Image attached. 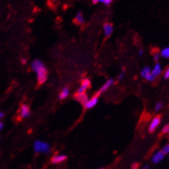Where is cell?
<instances>
[{
	"label": "cell",
	"mask_w": 169,
	"mask_h": 169,
	"mask_svg": "<svg viewBox=\"0 0 169 169\" xmlns=\"http://www.w3.org/2000/svg\"><path fill=\"white\" fill-rule=\"evenodd\" d=\"M34 150L36 153L43 152L45 154H48L50 151V146L46 142H42L41 141H35L34 143Z\"/></svg>",
	"instance_id": "obj_1"
},
{
	"label": "cell",
	"mask_w": 169,
	"mask_h": 169,
	"mask_svg": "<svg viewBox=\"0 0 169 169\" xmlns=\"http://www.w3.org/2000/svg\"><path fill=\"white\" fill-rule=\"evenodd\" d=\"M37 79H38V84L41 85L43 84L48 79V70L46 67H42L37 72Z\"/></svg>",
	"instance_id": "obj_2"
},
{
	"label": "cell",
	"mask_w": 169,
	"mask_h": 169,
	"mask_svg": "<svg viewBox=\"0 0 169 169\" xmlns=\"http://www.w3.org/2000/svg\"><path fill=\"white\" fill-rule=\"evenodd\" d=\"M161 116H156L154 118L152 122H151V123H150V125H149V132L150 133H152L154 131V129H156L157 127H158V125L160 124V123H161Z\"/></svg>",
	"instance_id": "obj_3"
},
{
	"label": "cell",
	"mask_w": 169,
	"mask_h": 169,
	"mask_svg": "<svg viewBox=\"0 0 169 169\" xmlns=\"http://www.w3.org/2000/svg\"><path fill=\"white\" fill-rule=\"evenodd\" d=\"M74 98L77 100V101H79L80 104L82 105H86V104L87 103V101H88V97L86 96V93H84V94H75L74 95Z\"/></svg>",
	"instance_id": "obj_4"
},
{
	"label": "cell",
	"mask_w": 169,
	"mask_h": 169,
	"mask_svg": "<svg viewBox=\"0 0 169 169\" xmlns=\"http://www.w3.org/2000/svg\"><path fill=\"white\" fill-rule=\"evenodd\" d=\"M104 31L105 37H109L113 32V25L110 23H105L104 24Z\"/></svg>",
	"instance_id": "obj_5"
},
{
	"label": "cell",
	"mask_w": 169,
	"mask_h": 169,
	"mask_svg": "<svg viewBox=\"0 0 169 169\" xmlns=\"http://www.w3.org/2000/svg\"><path fill=\"white\" fill-rule=\"evenodd\" d=\"M42 67H44V65H43V63H42L41 61H39V60L34 61L32 62V64H31V68H32L33 70L35 72H38L41 68H42Z\"/></svg>",
	"instance_id": "obj_6"
},
{
	"label": "cell",
	"mask_w": 169,
	"mask_h": 169,
	"mask_svg": "<svg viewBox=\"0 0 169 169\" xmlns=\"http://www.w3.org/2000/svg\"><path fill=\"white\" fill-rule=\"evenodd\" d=\"M19 113H20V117H27L30 114V110L29 106H27L26 105H23L21 106L20 112Z\"/></svg>",
	"instance_id": "obj_7"
},
{
	"label": "cell",
	"mask_w": 169,
	"mask_h": 169,
	"mask_svg": "<svg viewBox=\"0 0 169 169\" xmlns=\"http://www.w3.org/2000/svg\"><path fill=\"white\" fill-rule=\"evenodd\" d=\"M66 155H65V154H58V155H55L53 158H52V163H55V164H56V163H61V162H62V161H64L66 160Z\"/></svg>",
	"instance_id": "obj_8"
},
{
	"label": "cell",
	"mask_w": 169,
	"mask_h": 169,
	"mask_svg": "<svg viewBox=\"0 0 169 169\" xmlns=\"http://www.w3.org/2000/svg\"><path fill=\"white\" fill-rule=\"evenodd\" d=\"M97 100H98V97L94 96L93 97H92V99H90L87 101V103L85 105V109H91L92 108L93 106H95L97 103Z\"/></svg>",
	"instance_id": "obj_9"
},
{
	"label": "cell",
	"mask_w": 169,
	"mask_h": 169,
	"mask_svg": "<svg viewBox=\"0 0 169 169\" xmlns=\"http://www.w3.org/2000/svg\"><path fill=\"white\" fill-rule=\"evenodd\" d=\"M164 154L162 153V151H158L157 153L154 154V155L153 156V158H152V161H153L154 163H159L160 161H161L163 160V158H164Z\"/></svg>",
	"instance_id": "obj_10"
},
{
	"label": "cell",
	"mask_w": 169,
	"mask_h": 169,
	"mask_svg": "<svg viewBox=\"0 0 169 169\" xmlns=\"http://www.w3.org/2000/svg\"><path fill=\"white\" fill-rule=\"evenodd\" d=\"M113 83H114V80H109L107 81L106 83H105V85L101 87V89H100V91L99 92H97L96 94H95V96L98 97L100 94H101V92H105V91H106L107 89L109 88L111 85H112Z\"/></svg>",
	"instance_id": "obj_11"
},
{
	"label": "cell",
	"mask_w": 169,
	"mask_h": 169,
	"mask_svg": "<svg viewBox=\"0 0 169 169\" xmlns=\"http://www.w3.org/2000/svg\"><path fill=\"white\" fill-rule=\"evenodd\" d=\"M161 65L159 64V63H157V64L154 66L153 70L151 71V74L153 75L154 78H156L157 76H159V75L161 74Z\"/></svg>",
	"instance_id": "obj_12"
},
{
	"label": "cell",
	"mask_w": 169,
	"mask_h": 169,
	"mask_svg": "<svg viewBox=\"0 0 169 169\" xmlns=\"http://www.w3.org/2000/svg\"><path fill=\"white\" fill-rule=\"evenodd\" d=\"M73 22L75 23L76 24H84V22H85V19H84V16H83V14L81 13V12H79L76 16H75V18H74V20H73Z\"/></svg>",
	"instance_id": "obj_13"
},
{
	"label": "cell",
	"mask_w": 169,
	"mask_h": 169,
	"mask_svg": "<svg viewBox=\"0 0 169 169\" xmlns=\"http://www.w3.org/2000/svg\"><path fill=\"white\" fill-rule=\"evenodd\" d=\"M68 94H69V89L67 88V87H65L61 92V93L59 95V97H60V99H64V98H66V97L68 96Z\"/></svg>",
	"instance_id": "obj_14"
},
{
	"label": "cell",
	"mask_w": 169,
	"mask_h": 169,
	"mask_svg": "<svg viewBox=\"0 0 169 169\" xmlns=\"http://www.w3.org/2000/svg\"><path fill=\"white\" fill-rule=\"evenodd\" d=\"M150 73H151V69H150V67H148V66H145L144 68L142 70L141 75H142L144 79H146Z\"/></svg>",
	"instance_id": "obj_15"
},
{
	"label": "cell",
	"mask_w": 169,
	"mask_h": 169,
	"mask_svg": "<svg viewBox=\"0 0 169 169\" xmlns=\"http://www.w3.org/2000/svg\"><path fill=\"white\" fill-rule=\"evenodd\" d=\"M81 86L85 87V88L88 89L91 86V81L88 79H84L81 82Z\"/></svg>",
	"instance_id": "obj_16"
},
{
	"label": "cell",
	"mask_w": 169,
	"mask_h": 169,
	"mask_svg": "<svg viewBox=\"0 0 169 169\" xmlns=\"http://www.w3.org/2000/svg\"><path fill=\"white\" fill-rule=\"evenodd\" d=\"M161 55L163 58H167V59H169V47L168 48H164L162 51L161 52Z\"/></svg>",
	"instance_id": "obj_17"
},
{
	"label": "cell",
	"mask_w": 169,
	"mask_h": 169,
	"mask_svg": "<svg viewBox=\"0 0 169 169\" xmlns=\"http://www.w3.org/2000/svg\"><path fill=\"white\" fill-rule=\"evenodd\" d=\"M162 153L164 154H167L169 153V143L168 144H167L163 148H162Z\"/></svg>",
	"instance_id": "obj_18"
},
{
	"label": "cell",
	"mask_w": 169,
	"mask_h": 169,
	"mask_svg": "<svg viewBox=\"0 0 169 169\" xmlns=\"http://www.w3.org/2000/svg\"><path fill=\"white\" fill-rule=\"evenodd\" d=\"M162 134H168V133H169V124H168V125H166L163 129H162Z\"/></svg>",
	"instance_id": "obj_19"
},
{
	"label": "cell",
	"mask_w": 169,
	"mask_h": 169,
	"mask_svg": "<svg viewBox=\"0 0 169 169\" xmlns=\"http://www.w3.org/2000/svg\"><path fill=\"white\" fill-rule=\"evenodd\" d=\"M161 107H162V104H161V103H157V105L155 106V111H160L161 109Z\"/></svg>",
	"instance_id": "obj_20"
},
{
	"label": "cell",
	"mask_w": 169,
	"mask_h": 169,
	"mask_svg": "<svg viewBox=\"0 0 169 169\" xmlns=\"http://www.w3.org/2000/svg\"><path fill=\"white\" fill-rule=\"evenodd\" d=\"M100 2H101V3H104L106 5H109L111 3H112L111 0H100Z\"/></svg>",
	"instance_id": "obj_21"
},
{
	"label": "cell",
	"mask_w": 169,
	"mask_h": 169,
	"mask_svg": "<svg viewBox=\"0 0 169 169\" xmlns=\"http://www.w3.org/2000/svg\"><path fill=\"white\" fill-rule=\"evenodd\" d=\"M164 77H165V79H168L169 78V67L167 68V70H166V72H165V75H164Z\"/></svg>",
	"instance_id": "obj_22"
},
{
	"label": "cell",
	"mask_w": 169,
	"mask_h": 169,
	"mask_svg": "<svg viewBox=\"0 0 169 169\" xmlns=\"http://www.w3.org/2000/svg\"><path fill=\"white\" fill-rule=\"evenodd\" d=\"M124 74H125V72H124V70L122 72V73H121L120 75L118 76V80H123V78L124 77Z\"/></svg>",
	"instance_id": "obj_23"
},
{
	"label": "cell",
	"mask_w": 169,
	"mask_h": 169,
	"mask_svg": "<svg viewBox=\"0 0 169 169\" xmlns=\"http://www.w3.org/2000/svg\"><path fill=\"white\" fill-rule=\"evenodd\" d=\"M158 60H159V55H158V54H155V55H154V61L157 62Z\"/></svg>",
	"instance_id": "obj_24"
},
{
	"label": "cell",
	"mask_w": 169,
	"mask_h": 169,
	"mask_svg": "<svg viewBox=\"0 0 169 169\" xmlns=\"http://www.w3.org/2000/svg\"><path fill=\"white\" fill-rule=\"evenodd\" d=\"M143 55V50L142 49H140L139 50V55Z\"/></svg>",
	"instance_id": "obj_25"
},
{
	"label": "cell",
	"mask_w": 169,
	"mask_h": 169,
	"mask_svg": "<svg viewBox=\"0 0 169 169\" xmlns=\"http://www.w3.org/2000/svg\"><path fill=\"white\" fill-rule=\"evenodd\" d=\"M137 167H138V164H135L133 167H132V168L133 169H137Z\"/></svg>",
	"instance_id": "obj_26"
},
{
	"label": "cell",
	"mask_w": 169,
	"mask_h": 169,
	"mask_svg": "<svg viewBox=\"0 0 169 169\" xmlns=\"http://www.w3.org/2000/svg\"><path fill=\"white\" fill-rule=\"evenodd\" d=\"M3 117H4V113L0 112V119H1V118H2Z\"/></svg>",
	"instance_id": "obj_27"
},
{
	"label": "cell",
	"mask_w": 169,
	"mask_h": 169,
	"mask_svg": "<svg viewBox=\"0 0 169 169\" xmlns=\"http://www.w3.org/2000/svg\"><path fill=\"white\" fill-rule=\"evenodd\" d=\"M22 62L25 64V63H26V60H25V59H24V60H22Z\"/></svg>",
	"instance_id": "obj_28"
},
{
	"label": "cell",
	"mask_w": 169,
	"mask_h": 169,
	"mask_svg": "<svg viewBox=\"0 0 169 169\" xmlns=\"http://www.w3.org/2000/svg\"><path fill=\"white\" fill-rule=\"evenodd\" d=\"M2 128H3V123H0V129H2Z\"/></svg>",
	"instance_id": "obj_29"
},
{
	"label": "cell",
	"mask_w": 169,
	"mask_h": 169,
	"mask_svg": "<svg viewBox=\"0 0 169 169\" xmlns=\"http://www.w3.org/2000/svg\"><path fill=\"white\" fill-rule=\"evenodd\" d=\"M143 169H148V167H145V168Z\"/></svg>",
	"instance_id": "obj_30"
},
{
	"label": "cell",
	"mask_w": 169,
	"mask_h": 169,
	"mask_svg": "<svg viewBox=\"0 0 169 169\" xmlns=\"http://www.w3.org/2000/svg\"><path fill=\"white\" fill-rule=\"evenodd\" d=\"M102 169H103V168H102Z\"/></svg>",
	"instance_id": "obj_31"
}]
</instances>
